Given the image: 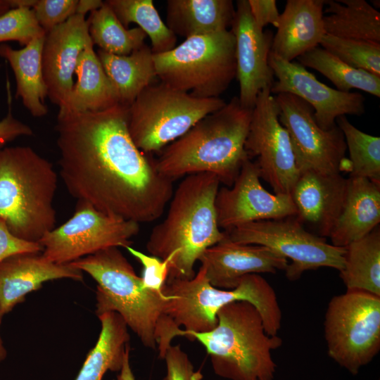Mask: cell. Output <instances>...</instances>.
<instances>
[{"mask_svg":"<svg viewBox=\"0 0 380 380\" xmlns=\"http://www.w3.org/2000/svg\"><path fill=\"white\" fill-rule=\"evenodd\" d=\"M8 90V109L6 116L0 120V149L20 137L32 136L33 130L30 126L15 118L11 111V96Z\"/></svg>","mask_w":380,"mask_h":380,"instance_id":"41","label":"cell"},{"mask_svg":"<svg viewBox=\"0 0 380 380\" xmlns=\"http://www.w3.org/2000/svg\"><path fill=\"white\" fill-rule=\"evenodd\" d=\"M251 15L261 30L271 24L278 26L280 13L275 0H248Z\"/></svg>","mask_w":380,"mask_h":380,"instance_id":"42","label":"cell"},{"mask_svg":"<svg viewBox=\"0 0 380 380\" xmlns=\"http://www.w3.org/2000/svg\"><path fill=\"white\" fill-rule=\"evenodd\" d=\"M324 335L331 358L353 374L380 350V296L347 290L329 301Z\"/></svg>","mask_w":380,"mask_h":380,"instance_id":"10","label":"cell"},{"mask_svg":"<svg viewBox=\"0 0 380 380\" xmlns=\"http://www.w3.org/2000/svg\"><path fill=\"white\" fill-rule=\"evenodd\" d=\"M83 280V272L71 264H57L40 253L12 255L0 262V312L4 315L43 283L58 279Z\"/></svg>","mask_w":380,"mask_h":380,"instance_id":"21","label":"cell"},{"mask_svg":"<svg viewBox=\"0 0 380 380\" xmlns=\"http://www.w3.org/2000/svg\"><path fill=\"white\" fill-rule=\"evenodd\" d=\"M84 15L75 14L46 33L42 53V72L51 102L61 108L74 86L79 56L91 42Z\"/></svg>","mask_w":380,"mask_h":380,"instance_id":"18","label":"cell"},{"mask_svg":"<svg viewBox=\"0 0 380 380\" xmlns=\"http://www.w3.org/2000/svg\"><path fill=\"white\" fill-rule=\"evenodd\" d=\"M347 186L348 179L341 173L300 172L291 193L296 218L315 229L317 236L329 237L341 213Z\"/></svg>","mask_w":380,"mask_h":380,"instance_id":"20","label":"cell"},{"mask_svg":"<svg viewBox=\"0 0 380 380\" xmlns=\"http://www.w3.org/2000/svg\"><path fill=\"white\" fill-rule=\"evenodd\" d=\"M129 346L126 350L120 373L118 375L117 380H136L129 365Z\"/></svg>","mask_w":380,"mask_h":380,"instance_id":"44","label":"cell"},{"mask_svg":"<svg viewBox=\"0 0 380 380\" xmlns=\"http://www.w3.org/2000/svg\"><path fill=\"white\" fill-rule=\"evenodd\" d=\"M78 0H37L32 7L37 20L46 33L76 14Z\"/></svg>","mask_w":380,"mask_h":380,"instance_id":"37","label":"cell"},{"mask_svg":"<svg viewBox=\"0 0 380 380\" xmlns=\"http://www.w3.org/2000/svg\"><path fill=\"white\" fill-rule=\"evenodd\" d=\"M121 23L128 28L138 25L151 39L154 54L167 52L175 47L177 37L163 21L152 0H107Z\"/></svg>","mask_w":380,"mask_h":380,"instance_id":"33","label":"cell"},{"mask_svg":"<svg viewBox=\"0 0 380 380\" xmlns=\"http://www.w3.org/2000/svg\"><path fill=\"white\" fill-rule=\"evenodd\" d=\"M225 104L220 97H196L160 81L147 87L128 106V129L141 151L156 152Z\"/></svg>","mask_w":380,"mask_h":380,"instance_id":"9","label":"cell"},{"mask_svg":"<svg viewBox=\"0 0 380 380\" xmlns=\"http://www.w3.org/2000/svg\"><path fill=\"white\" fill-rule=\"evenodd\" d=\"M125 248L142 265L141 278L144 287L158 293H163V288L169 275L170 260L169 258L162 260L152 255L145 254L131 246Z\"/></svg>","mask_w":380,"mask_h":380,"instance_id":"38","label":"cell"},{"mask_svg":"<svg viewBox=\"0 0 380 380\" xmlns=\"http://www.w3.org/2000/svg\"><path fill=\"white\" fill-rule=\"evenodd\" d=\"M42 251L39 242H30L16 237L9 231L5 222L0 220V262L14 254Z\"/></svg>","mask_w":380,"mask_h":380,"instance_id":"40","label":"cell"},{"mask_svg":"<svg viewBox=\"0 0 380 380\" xmlns=\"http://www.w3.org/2000/svg\"><path fill=\"white\" fill-rule=\"evenodd\" d=\"M210 284L217 289H234L249 274L276 273L286 269L289 260L260 245L239 243L225 237L208 248L198 260Z\"/></svg>","mask_w":380,"mask_h":380,"instance_id":"19","label":"cell"},{"mask_svg":"<svg viewBox=\"0 0 380 380\" xmlns=\"http://www.w3.org/2000/svg\"><path fill=\"white\" fill-rule=\"evenodd\" d=\"M217 324L205 332L186 331L179 336L197 340L210 357L214 372L231 380H272L276 364L272 350L282 345L269 336L260 312L247 301L232 302L219 310Z\"/></svg>","mask_w":380,"mask_h":380,"instance_id":"6","label":"cell"},{"mask_svg":"<svg viewBox=\"0 0 380 380\" xmlns=\"http://www.w3.org/2000/svg\"><path fill=\"white\" fill-rule=\"evenodd\" d=\"M161 82L198 98H217L236 76L235 39L231 30L194 36L154 54Z\"/></svg>","mask_w":380,"mask_h":380,"instance_id":"8","label":"cell"},{"mask_svg":"<svg viewBox=\"0 0 380 380\" xmlns=\"http://www.w3.org/2000/svg\"><path fill=\"white\" fill-rule=\"evenodd\" d=\"M260 179L256 164L247 158L232 186L218 189L215 210L220 228L227 231L252 222L297 215L291 195L271 194Z\"/></svg>","mask_w":380,"mask_h":380,"instance_id":"15","label":"cell"},{"mask_svg":"<svg viewBox=\"0 0 380 380\" xmlns=\"http://www.w3.org/2000/svg\"><path fill=\"white\" fill-rule=\"evenodd\" d=\"M58 175L30 146L0 149V220L16 237L39 242L55 228Z\"/></svg>","mask_w":380,"mask_h":380,"instance_id":"5","label":"cell"},{"mask_svg":"<svg viewBox=\"0 0 380 380\" xmlns=\"http://www.w3.org/2000/svg\"><path fill=\"white\" fill-rule=\"evenodd\" d=\"M103 4V1L101 0H78L76 14L86 15L98 8H99Z\"/></svg>","mask_w":380,"mask_h":380,"instance_id":"43","label":"cell"},{"mask_svg":"<svg viewBox=\"0 0 380 380\" xmlns=\"http://www.w3.org/2000/svg\"><path fill=\"white\" fill-rule=\"evenodd\" d=\"M319 44L348 65L380 77V43L325 34Z\"/></svg>","mask_w":380,"mask_h":380,"instance_id":"35","label":"cell"},{"mask_svg":"<svg viewBox=\"0 0 380 380\" xmlns=\"http://www.w3.org/2000/svg\"><path fill=\"white\" fill-rule=\"evenodd\" d=\"M298 59L303 67L312 68L328 78L341 91L357 89L380 97L379 76L348 65L321 46L308 51Z\"/></svg>","mask_w":380,"mask_h":380,"instance_id":"31","label":"cell"},{"mask_svg":"<svg viewBox=\"0 0 380 380\" xmlns=\"http://www.w3.org/2000/svg\"><path fill=\"white\" fill-rule=\"evenodd\" d=\"M380 222V185L349 177L341 213L329 236L331 244L346 247L374 230Z\"/></svg>","mask_w":380,"mask_h":380,"instance_id":"23","label":"cell"},{"mask_svg":"<svg viewBox=\"0 0 380 380\" xmlns=\"http://www.w3.org/2000/svg\"><path fill=\"white\" fill-rule=\"evenodd\" d=\"M139 224L107 215L77 201L72 216L46 232L39 243L42 255L57 264H69L100 251L130 246Z\"/></svg>","mask_w":380,"mask_h":380,"instance_id":"12","label":"cell"},{"mask_svg":"<svg viewBox=\"0 0 380 380\" xmlns=\"http://www.w3.org/2000/svg\"><path fill=\"white\" fill-rule=\"evenodd\" d=\"M234 14L232 0H167L165 24L186 39L228 30Z\"/></svg>","mask_w":380,"mask_h":380,"instance_id":"24","label":"cell"},{"mask_svg":"<svg viewBox=\"0 0 380 380\" xmlns=\"http://www.w3.org/2000/svg\"><path fill=\"white\" fill-rule=\"evenodd\" d=\"M279 107V120L291 140L296 164L300 172L341 173L349 160L344 135L337 125L328 130L316 122L312 108L301 99L281 93L274 96Z\"/></svg>","mask_w":380,"mask_h":380,"instance_id":"13","label":"cell"},{"mask_svg":"<svg viewBox=\"0 0 380 380\" xmlns=\"http://www.w3.org/2000/svg\"><path fill=\"white\" fill-rule=\"evenodd\" d=\"M97 283V316L108 312L120 315L143 345L158 348L163 359L177 327L166 313L170 296L144 287L141 277L117 247L108 248L71 263Z\"/></svg>","mask_w":380,"mask_h":380,"instance_id":"2","label":"cell"},{"mask_svg":"<svg viewBox=\"0 0 380 380\" xmlns=\"http://www.w3.org/2000/svg\"><path fill=\"white\" fill-rule=\"evenodd\" d=\"M60 175L70 194L111 216L148 223L170 201L173 181L141 151L128 129V106L57 115Z\"/></svg>","mask_w":380,"mask_h":380,"instance_id":"1","label":"cell"},{"mask_svg":"<svg viewBox=\"0 0 380 380\" xmlns=\"http://www.w3.org/2000/svg\"><path fill=\"white\" fill-rule=\"evenodd\" d=\"M163 293L170 296L167 315L175 325L186 331L205 332L217 324V313L223 306L239 300L247 301L260 312L265 330L277 336L281 327V310L276 293L259 274L244 276L233 289L213 286L200 266L191 279H168Z\"/></svg>","mask_w":380,"mask_h":380,"instance_id":"7","label":"cell"},{"mask_svg":"<svg viewBox=\"0 0 380 380\" xmlns=\"http://www.w3.org/2000/svg\"><path fill=\"white\" fill-rule=\"evenodd\" d=\"M324 4L325 0H287L279 16L271 51L285 61H293L319 46L326 34Z\"/></svg>","mask_w":380,"mask_h":380,"instance_id":"22","label":"cell"},{"mask_svg":"<svg viewBox=\"0 0 380 380\" xmlns=\"http://www.w3.org/2000/svg\"><path fill=\"white\" fill-rule=\"evenodd\" d=\"M101 324L99 337L89 352L75 380H102L108 370L120 371L129 346L127 326L119 314L108 312L98 316Z\"/></svg>","mask_w":380,"mask_h":380,"instance_id":"28","label":"cell"},{"mask_svg":"<svg viewBox=\"0 0 380 380\" xmlns=\"http://www.w3.org/2000/svg\"><path fill=\"white\" fill-rule=\"evenodd\" d=\"M326 34L380 43V13L365 0H325Z\"/></svg>","mask_w":380,"mask_h":380,"instance_id":"29","label":"cell"},{"mask_svg":"<svg viewBox=\"0 0 380 380\" xmlns=\"http://www.w3.org/2000/svg\"><path fill=\"white\" fill-rule=\"evenodd\" d=\"M231 27L235 39L238 98L243 107L253 109L258 94L263 89L271 88L274 82L268 62L273 34L257 26L248 0L236 1Z\"/></svg>","mask_w":380,"mask_h":380,"instance_id":"17","label":"cell"},{"mask_svg":"<svg viewBox=\"0 0 380 380\" xmlns=\"http://www.w3.org/2000/svg\"><path fill=\"white\" fill-rule=\"evenodd\" d=\"M345 248L344 265L339 275L347 290L380 296L379 227Z\"/></svg>","mask_w":380,"mask_h":380,"instance_id":"30","label":"cell"},{"mask_svg":"<svg viewBox=\"0 0 380 380\" xmlns=\"http://www.w3.org/2000/svg\"><path fill=\"white\" fill-rule=\"evenodd\" d=\"M220 184L211 173L187 175L173 192L165 218L153 228L146 249L150 255L170 259L167 279L193 278L203 252L225 237L215 210Z\"/></svg>","mask_w":380,"mask_h":380,"instance_id":"3","label":"cell"},{"mask_svg":"<svg viewBox=\"0 0 380 380\" xmlns=\"http://www.w3.org/2000/svg\"><path fill=\"white\" fill-rule=\"evenodd\" d=\"M12 8L10 0H0V15Z\"/></svg>","mask_w":380,"mask_h":380,"instance_id":"45","label":"cell"},{"mask_svg":"<svg viewBox=\"0 0 380 380\" xmlns=\"http://www.w3.org/2000/svg\"><path fill=\"white\" fill-rule=\"evenodd\" d=\"M2 317L3 315L0 312V324L1 322ZM6 355H7L6 350L4 346L3 341L0 336V362L3 361L6 358Z\"/></svg>","mask_w":380,"mask_h":380,"instance_id":"46","label":"cell"},{"mask_svg":"<svg viewBox=\"0 0 380 380\" xmlns=\"http://www.w3.org/2000/svg\"><path fill=\"white\" fill-rule=\"evenodd\" d=\"M87 21L92 44L106 53L129 55L145 44L146 33L138 27L126 28L106 1Z\"/></svg>","mask_w":380,"mask_h":380,"instance_id":"32","label":"cell"},{"mask_svg":"<svg viewBox=\"0 0 380 380\" xmlns=\"http://www.w3.org/2000/svg\"><path fill=\"white\" fill-rule=\"evenodd\" d=\"M245 150L248 158H256L260 177L274 194L291 195L300 172L289 135L279 120V107L269 87L258 95Z\"/></svg>","mask_w":380,"mask_h":380,"instance_id":"14","label":"cell"},{"mask_svg":"<svg viewBox=\"0 0 380 380\" xmlns=\"http://www.w3.org/2000/svg\"><path fill=\"white\" fill-rule=\"evenodd\" d=\"M75 75L77 80L59 113L96 112L119 103L91 41L79 56Z\"/></svg>","mask_w":380,"mask_h":380,"instance_id":"25","label":"cell"},{"mask_svg":"<svg viewBox=\"0 0 380 380\" xmlns=\"http://www.w3.org/2000/svg\"><path fill=\"white\" fill-rule=\"evenodd\" d=\"M99 61L116 93L118 103L129 106L158 77L153 53L144 44L129 55L119 56L99 49Z\"/></svg>","mask_w":380,"mask_h":380,"instance_id":"27","label":"cell"},{"mask_svg":"<svg viewBox=\"0 0 380 380\" xmlns=\"http://www.w3.org/2000/svg\"><path fill=\"white\" fill-rule=\"evenodd\" d=\"M46 34L32 8H12L0 15V44L15 41L25 46L34 39Z\"/></svg>","mask_w":380,"mask_h":380,"instance_id":"36","label":"cell"},{"mask_svg":"<svg viewBox=\"0 0 380 380\" xmlns=\"http://www.w3.org/2000/svg\"><path fill=\"white\" fill-rule=\"evenodd\" d=\"M224 232L232 241L264 246L289 259L285 274L290 281L308 270L327 267L341 271L344 265L346 248L309 232L296 217L252 222Z\"/></svg>","mask_w":380,"mask_h":380,"instance_id":"11","label":"cell"},{"mask_svg":"<svg viewBox=\"0 0 380 380\" xmlns=\"http://www.w3.org/2000/svg\"><path fill=\"white\" fill-rule=\"evenodd\" d=\"M45 37H37L19 49L6 44L0 45V57L8 61L14 74L16 96L34 118L44 117L49 111L44 102L47 89L42 65Z\"/></svg>","mask_w":380,"mask_h":380,"instance_id":"26","label":"cell"},{"mask_svg":"<svg viewBox=\"0 0 380 380\" xmlns=\"http://www.w3.org/2000/svg\"><path fill=\"white\" fill-rule=\"evenodd\" d=\"M163 359L166 362L167 374L163 380H201L203 377L199 372L194 371L191 362L180 345H171Z\"/></svg>","mask_w":380,"mask_h":380,"instance_id":"39","label":"cell"},{"mask_svg":"<svg viewBox=\"0 0 380 380\" xmlns=\"http://www.w3.org/2000/svg\"><path fill=\"white\" fill-rule=\"evenodd\" d=\"M336 123L349 151L350 177L366 178L380 185V137L358 129L345 115L338 117Z\"/></svg>","mask_w":380,"mask_h":380,"instance_id":"34","label":"cell"},{"mask_svg":"<svg viewBox=\"0 0 380 380\" xmlns=\"http://www.w3.org/2000/svg\"><path fill=\"white\" fill-rule=\"evenodd\" d=\"M268 62L277 79L270 88L271 93H289L305 101L312 108L316 122L322 129L334 127L340 116L365 113V99L362 94L333 89L299 63L285 61L272 51Z\"/></svg>","mask_w":380,"mask_h":380,"instance_id":"16","label":"cell"},{"mask_svg":"<svg viewBox=\"0 0 380 380\" xmlns=\"http://www.w3.org/2000/svg\"><path fill=\"white\" fill-rule=\"evenodd\" d=\"M253 109L238 96L205 116L182 137L166 146L156 160L158 170L174 181L197 173L215 175L230 187L248 158L245 142Z\"/></svg>","mask_w":380,"mask_h":380,"instance_id":"4","label":"cell"}]
</instances>
